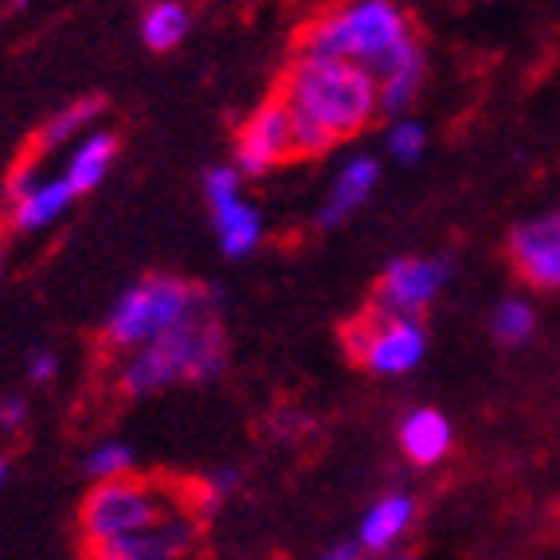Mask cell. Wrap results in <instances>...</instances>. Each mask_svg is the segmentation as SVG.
Returning <instances> with one entry per match:
<instances>
[{
	"label": "cell",
	"mask_w": 560,
	"mask_h": 560,
	"mask_svg": "<svg viewBox=\"0 0 560 560\" xmlns=\"http://www.w3.org/2000/svg\"><path fill=\"white\" fill-rule=\"evenodd\" d=\"M282 98L310 114L334 141L361 133L373 110H381L376 79L364 67L337 59H299L282 79Z\"/></svg>",
	"instance_id": "1"
},
{
	"label": "cell",
	"mask_w": 560,
	"mask_h": 560,
	"mask_svg": "<svg viewBox=\"0 0 560 560\" xmlns=\"http://www.w3.org/2000/svg\"><path fill=\"white\" fill-rule=\"evenodd\" d=\"M408 39L416 36H411L408 16L396 4H388V0H364V4H349V9H337L329 16L306 24L299 39V56L357 63L369 75H376Z\"/></svg>",
	"instance_id": "2"
},
{
	"label": "cell",
	"mask_w": 560,
	"mask_h": 560,
	"mask_svg": "<svg viewBox=\"0 0 560 560\" xmlns=\"http://www.w3.org/2000/svg\"><path fill=\"white\" fill-rule=\"evenodd\" d=\"M220 369H224V334L208 306L161 341L138 349L133 361L121 369L118 388L126 396H145L177 381H212L220 376Z\"/></svg>",
	"instance_id": "3"
},
{
	"label": "cell",
	"mask_w": 560,
	"mask_h": 560,
	"mask_svg": "<svg viewBox=\"0 0 560 560\" xmlns=\"http://www.w3.org/2000/svg\"><path fill=\"white\" fill-rule=\"evenodd\" d=\"M200 310H208V294L200 287L153 275V279L133 282L118 299L110 322H106V341L114 349H145L177 326H185L188 318H197Z\"/></svg>",
	"instance_id": "4"
},
{
	"label": "cell",
	"mask_w": 560,
	"mask_h": 560,
	"mask_svg": "<svg viewBox=\"0 0 560 560\" xmlns=\"http://www.w3.org/2000/svg\"><path fill=\"white\" fill-rule=\"evenodd\" d=\"M185 502V498H180ZM173 510H180L177 502H165L161 490L145 478H114V482H98L91 490V498L79 510V529H83L86 552L98 549L106 541L130 537L158 525L161 517H168Z\"/></svg>",
	"instance_id": "5"
},
{
	"label": "cell",
	"mask_w": 560,
	"mask_h": 560,
	"mask_svg": "<svg viewBox=\"0 0 560 560\" xmlns=\"http://www.w3.org/2000/svg\"><path fill=\"white\" fill-rule=\"evenodd\" d=\"M451 279L447 259H396L381 275L369 314L376 318H416Z\"/></svg>",
	"instance_id": "6"
},
{
	"label": "cell",
	"mask_w": 560,
	"mask_h": 560,
	"mask_svg": "<svg viewBox=\"0 0 560 560\" xmlns=\"http://www.w3.org/2000/svg\"><path fill=\"white\" fill-rule=\"evenodd\" d=\"M294 158V133H290V106L279 98L262 103L240 130V173L262 177L275 165Z\"/></svg>",
	"instance_id": "7"
},
{
	"label": "cell",
	"mask_w": 560,
	"mask_h": 560,
	"mask_svg": "<svg viewBox=\"0 0 560 560\" xmlns=\"http://www.w3.org/2000/svg\"><path fill=\"white\" fill-rule=\"evenodd\" d=\"M197 533H200V522L192 514H185V505H180V510L161 517L150 529L98 545V549H91L86 557L91 560H173V557H185V552L197 545Z\"/></svg>",
	"instance_id": "8"
},
{
	"label": "cell",
	"mask_w": 560,
	"mask_h": 560,
	"mask_svg": "<svg viewBox=\"0 0 560 560\" xmlns=\"http://www.w3.org/2000/svg\"><path fill=\"white\" fill-rule=\"evenodd\" d=\"M510 259L525 282L560 290V208L533 215L510 232Z\"/></svg>",
	"instance_id": "9"
},
{
	"label": "cell",
	"mask_w": 560,
	"mask_h": 560,
	"mask_svg": "<svg viewBox=\"0 0 560 560\" xmlns=\"http://www.w3.org/2000/svg\"><path fill=\"white\" fill-rule=\"evenodd\" d=\"M364 318H369V346L361 353L364 369L381 376H400L423 361L428 334L416 318H376L369 310H364Z\"/></svg>",
	"instance_id": "10"
},
{
	"label": "cell",
	"mask_w": 560,
	"mask_h": 560,
	"mask_svg": "<svg viewBox=\"0 0 560 560\" xmlns=\"http://www.w3.org/2000/svg\"><path fill=\"white\" fill-rule=\"evenodd\" d=\"M205 180H208V205H212L215 232L224 240V252L232 259H240V255L252 252L262 235L259 212L240 200V173L235 168H212Z\"/></svg>",
	"instance_id": "11"
},
{
	"label": "cell",
	"mask_w": 560,
	"mask_h": 560,
	"mask_svg": "<svg viewBox=\"0 0 560 560\" xmlns=\"http://www.w3.org/2000/svg\"><path fill=\"white\" fill-rule=\"evenodd\" d=\"M423 71H428V63H423V47L416 44V39H408V44L396 51L388 63L376 71V91H381V110L384 114H404L411 106V98H416V91H420L423 83Z\"/></svg>",
	"instance_id": "12"
},
{
	"label": "cell",
	"mask_w": 560,
	"mask_h": 560,
	"mask_svg": "<svg viewBox=\"0 0 560 560\" xmlns=\"http://www.w3.org/2000/svg\"><path fill=\"white\" fill-rule=\"evenodd\" d=\"M400 447L411 463H420V467H431V463H440L443 455L451 451V423L443 411L435 408H416L404 416L400 423Z\"/></svg>",
	"instance_id": "13"
},
{
	"label": "cell",
	"mask_w": 560,
	"mask_h": 560,
	"mask_svg": "<svg viewBox=\"0 0 560 560\" xmlns=\"http://www.w3.org/2000/svg\"><path fill=\"white\" fill-rule=\"evenodd\" d=\"M411 517H416V502L408 494H388L364 514L361 522V549L364 552H384L400 541L404 533L411 529Z\"/></svg>",
	"instance_id": "14"
},
{
	"label": "cell",
	"mask_w": 560,
	"mask_h": 560,
	"mask_svg": "<svg viewBox=\"0 0 560 560\" xmlns=\"http://www.w3.org/2000/svg\"><path fill=\"white\" fill-rule=\"evenodd\" d=\"M376 161L373 158H353L346 168H341V177H337L334 185V197L326 200V208H322V224L334 228L337 220H346L353 208H361L364 200H369V192H373L376 185Z\"/></svg>",
	"instance_id": "15"
},
{
	"label": "cell",
	"mask_w": 560,
	"mask_h": 560,
	"mask_svg": "<svg viewBox=\"0 0 560 560\" xmlns=\"http://www.w3.org/2000/svg\"><path fill=\"white\" fill-rule=\"evenodd\" d=\"M114 150H118V138H114V133H91V138L79 145L71 165H67V177H63L75 197L91 192V188L106 177V168H110V161H114Z\"/></svg>",
	"instance_id": "16"
},
{
	"label": "cell",
	"mask_w": 560,
	"mask_h": 560,
	"mask_svg": "<svg viewBox=\"0 0 560 560\" xmlns=\"http://www.w3.org/2000/svg\"><path fill=\"white\" fill-rule=\"evenodd\" d=\"M71 200H75V192H71L67 180H47V185H39L32 197H24L16 208H12V228H16V232L47 228L51 220H59V215L67 212Z\"/></svg>",
	"instance_id": "17"
},
{
	"label": "cell",
	"mask_w": 560,
	"mask_h": 560,
	"mask_svg": "<svg viewBox=\"0 0 560 560\" xmlns=\"http://www.w3.org/2000/svg\"><path fill=\"white\" fill-rule=\"evenodd\" d=\"M141 36H145V44H150L153 51H173V47L188 36V9H180L173 0H161V4L145 9Z\"/></svg>",
	"instance_id": "18"
},
{
	"label": "cell",
	"mask_w": 560,
	"mask_h": 560,
	"mask_svg": "<svg viewBox=\"0 0 560 560\" xmlns=\"http://www.w3.org/2000/svg\"><path fill=\"white\" fill-rule=\"evenodd\" d=\"M537 329V310L529 306L525 299H505L498 302L494 318H490V334H494L498 346H525Z\"/></svg>",
	"instance_id": "19"
},
{
	"label": "cell",
	"mask_w": 560,
	"mask_h": 560,
	"mask_svg": "<svg viewBox=\"0 0 560 560\" xmlns=\"http://www.w3.org/2000/svg\"><path fill=\"white\" fill-rule=\"evenodd\" d=\"M98 110H103V98H83V103H75L71 110L59 114V118H51L47 121V130L36 138V153H47V150H56V145H63V141L71 138L79 126H86Z\"/></svg>",
	"instance_id": "20"
},
{
	"label": "cell",
	"mask_w": 560,
	"mask_h": 560,
	"mask_svg": "<svg viewBox=\"0 0 560 560\" xmlns=\"http://www.w3.org/2000/svg\"><path fill=\"white\" fill-rule=\"evenodd\" d=\"M282 103H287V98H282ZM290 133H294V158H322V153L334 145V138L322 130L318 121L310 118V114L294 110V106H290Z\"/></svg>",
	"instance_id": "21"
},
{
	"label": "cell",
	"mask_w": 560,
	"mask_h": 560,
	"mask_svg": "<svg viewBox=\"0 0 560 560\" xmlns=\"http://www.w3.org/2000/svg\"><path fill=\"white\" fill-rule=\"evenodd\" d=\"M388 150H393L396 161H404V165H411V161H420L423 150H428V130H423L420 121L411 118H400L393 126V133H388Z\"/></svg>",
	"instance_id": "22"
},
{
	"label": "cell",
	"mask_w": 560,
	"mask_h": 560,
	"mask_svg": "<svg viewBox=\"0 0 560 560\" xmlns=\"http://www.w3.org/2000/svg\"><path fill=\"white\" fill-rule=\"evenodd\" d=\"M130 463H133L130 447H121V443H103V447L91 451V458H86V475L103 478V482H114V478H126Z\"/></svg>",
	"instance_id": "23"
},
{
	"label": "cell",
	"mask_w": 560,
	"mask_h": 560,
	"mask_svg": "<svg viewBox=\"0 0 560 560\" xmlns=\"http://www.w3.org/2000/svg\"><path fill=\"white\" fill-rule=\"evenodd\" d=\"M36 165L32 161H24V165H16L12 168V177H9V200L12 205H20L24 197H32L36 192Z\"/></svg>",
	"instance_id": "24"
},
{
	"label": "cell",
	"mask_w": 560,
	"mask_h": 560,
	"mask_svg": "<svg viewBox=\"0 0 560 560\" xmlns=\"http://www.w3.org/2000/svg\"><path fill=\"white\" fill-rule=\"evenodd\" d=\"M56 373H59V357H56V353H36V357L28 361V376H32L36 384H47Z\"/></svg>",
	"instance_id": "25"
},
{
	"label": "cell",
	"mask_w": 560,
	"mask_h": 560,
	"mask_svg": "<svg viewBox=\"0 0 560 560\" xmlns=\"http://www.w3.org/2000/svg\"><path fill=\"white\" fill-rule=\"evenodd\" d=\"M24 416H28V408H24V400H4L0 404V428H20L24 423Z\"/></svg>",
	"instance_id": "26"
},
{
	"label": "cell",
	"mask_w": 560,
	"mask_h": 560,
	"mask_svg": "<svg viewBox=\"0 0 560 560\" xmlns=\"http://www.w3.org/2000/svg\"><path fill=\"white\" fill-rule=\"evenodd\" d=\"M361 545H353V541H346V545H334V549L326 552L322 560H361Z\"/></svg>",
	"instance_id": "27"
},
{
	"label": "cell",
	"mask_w": 560,
	"mask_h": 560,
	"mask_svg": "<svg viewBox=\"0 0 560 560\" xmlns=\"http://www.w3.org/2000/svg\"><path fill=\"white\" fill-rule=\"evenodd\" d=\"M232 486H235V470H224V475H220V478H215V482H212V494H215V498L228 494Z\"/></svg>",
	"instance_id": "28"
},
{
	"label": "cell",
	"mask_w": 560,
	"mask_h": 560,
	"mask_svg": "<svg viewBox=\"0 0 560 560\" xmlns=\"http://www.w3.org/2000/svg\"><path fill=\"white\" fill-rule=\"evenodd\" d=\"M9 482V463H4V458H0V486Z\"/></svg>",
	"instance_id": "29"
},
{
	"label": "cell",
	"mask_w": 560,
	"mask_h": 560,
	"mask_svg": "<svg viewBox=\"0 0 560 560\" xmlns=\"http://www.w3.org/2000/svg\"><path fill=\"white\" fill-rule=\"evenodd\" d=\"M393 560H420V557H411V552H400V557H393Z\"/></svg>",
	"instance_id": "30"
},
{
	"label": "cell",
	"mask_w": 560,
	"mask_h": 560,
	"mask_svg": "<svg viewBox=\"0 0 560 560\" xmlns=\"http://www.w3.org/2000/svg\"><path fill=\"white\" fill-rule=\"evenodd\" d=\"M0 271H4V252H0Z\"/></svg>",
	"instance_id": "31"
}]
</instances>
